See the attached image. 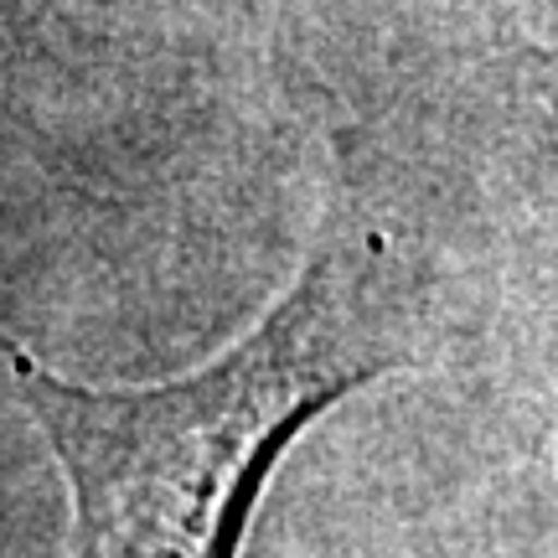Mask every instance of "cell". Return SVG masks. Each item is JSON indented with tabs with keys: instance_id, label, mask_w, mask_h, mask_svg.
<instances>
[{
	"instance_id": "cell-1",
	"label": "cell",
	"mask_w": 558,
	"mask_h": 558,
	"mask_svg": "<svg viewBox=\"0 0 558 558\" xmlns=\"http://www.w3.org/2000/svg\"><path fill=\"white\" fill-rule=\"evenodd\" d=\"M388 279L383 243H320L248 337L150 388L68 383L0 331V367L68 476L73 558H239L300 429L409 367Z\"/></svg>"
}]
</instances>
